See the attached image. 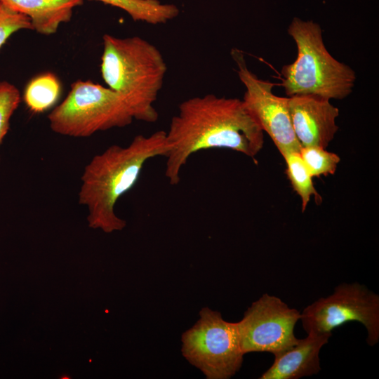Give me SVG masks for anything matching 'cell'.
Listing matches in <instances>:
<instances>
[{"instance_id":"cell-6","label":"cell","mask_w":379,"mask_h":379,"mask_svg":"<svg viewBox=\"0 0 379 379\" xmlns=\"http://www.w3.org/2000/svg\"><path fill=\"white\" fill-rule=\"evenodd\" d=\"M184 358L207 379H229L238 372L243 353L236 323L223 319L208 307L199 312L197 322L181 336Z\"/></svg>"},{"instance_id":"cell-14","label":"cell","mask_w":379,"mask_h":379,"mask_svg":"<svg viewBox=\"0 0 379 379\" xmlns=\"http://www.w3.org/2000/svg\"><path fill=\"white\" fill-rule=\"evenodd\" d=\"M60 92L61 85L57 77L46 72L35 77L27 84L23 98L31 112L41 113L57 102Z\"/></svg>"},{"instance_id":"cell-8","label":"cell","mask_w":379,"mask_h":379,"mask_svg":"<svg viewBox=\"0 0 379 379\" xmlns=\"http://www.w3.org/2000/svg\"><path fill=\"white\" fill-rule=\"evenodd\" d=\"M300 313L279 298L264 293L252 302L243 318L236 322L243 353L280 354L299 340L294 334Z\"/></svg>"},{"instance_id":"cell-9","label":"cell","mask_w":379,"mask_h":379,"mask_svg":"<svg viewBox=\"0 0 379 379\" xmlns=\"http://www.w3.org/2000/svg\"><path fill=\"white\" fill-rule=\"evenodd\" d=\"M231 55L246 89L242 101L247 112L271 138L282 157L300 152L302 147L293 128L288 98L274 95L272 89L275 84L261 79L252 72L240 50L233 48Z\"/></svg>"},{"instance_id":"cell-7","label":"cell","mask_w":379,"mask_h":379,"mask_svg":"<svg viewBox=\"0 0 379 379\" xmlns=\"http://www.w3.org/2000/svg\"><path fill=\"white\" fill-rule=\"evenodd\" d=\"M300 320L307 333H332L350 321L361 323L370 346L379 341V295L358 282L342 283L333 293L307 305Z\"/></svg>"},{"instance_id":"cell-10","label":"cell","mask_w":379,"mask_h":379,"mask_svg":"<svg viewBox=\"0 0 379 379\" xmlns=\"http://www.w3.org/2000/svg\"><path fill=\"white\" fill-rule=\"evenodd\" d=\"M288 100L293 128L300 146L326 149L338 130V108L330 100L313 95H296Z\"/></svg>"},{"instance_id":"cell-18","label":"cell","mask_w":379,"mask_h":379,"mask_svg":"<svg viewBox=\"0 0 379 379\" xmlns=\"http://www.w3.org/2000/svg\"><path fill=\"white\" fill-rule=\"evenodd\" d=\"M22 29L33 30L29 18L0 1V48L12 34Z\"/></svg>"},{"instance_id":"cell-16","label":"cell","mask_w":379,"mask_h":379,"mask_svg":"<svg viewBox=\"0 0 379 379\" xmlns=\"http://www.w3.org/2000/svg\"><path fill=\"white\" fill-rule=\"evenodd\" d=\"M299 153L312 178L333 174L340 161L338 154L319 146L302 147Z\"/></svg>"},{"instance_id":"cell-5","label":"cell","mask_w":379,"mask_h":379,"mask_svg":"<svg viewBox=\"0 0 379 379\" xmlns=\"http://www.w3.org/2000/svg\"><path fill=\"white\" fill-rule=\"evenodd\" d=\"M48 119L53 131L76 138L123 128L134 119L122 95L91 81L74 82L65 99Z\"/></svg>"},{"instance_id":"cell-12","label":"cell","mask_w":379,"mask_h":379,"mask_svg":"<svg viewBox=\"0 0 379 379\" xmlns=\"http://www.w3.org/2000/svg\"><path fill=\"white\" fill-rule=\"evenodd\" d=\"M12 10L28 17L33 30L50 35L55 33L59 26L69 22L73 9L83 0H0Z\"/></svg>"},{"instance_id":"cell-4","label":"cell","mask_w":379,"mask_h":379,"mask_svg":"<svg viewBox=\"0 0 379 379\" xmlns=\"http://www.w3.org/2000/svg\"><path fill=\"white\" fill-rule=\"evenodd\" d=\"M287 32L296 44L297 57L281 70V86L286 94L313 95L328 100L347 97L354 86L355 72L328 51L321 26L295 17Z\"/></svg>"},{"instance_id":"cell-17","label":"cell","mask_w":379,"mask_h":379,"mask_svg":"<svg viewBox=\"0 0 379 379\" xmlns=\"http://www.w3.org/2000/svg\"><path fill=\"white\" fill-rule=\"evenodd\" d=\"M20 102L18 89L8 81L0 82V145L8 133L10 119Z\"/></svg>"},{"instance_id":"cell-3","label":"cell","mask_w":379,"mask_h":379,"mask_svg":"<svg viewBox=\"0 0 379 379\" xmlns=\"http://www.w3.org/2000/svg\"><path fill=\"white\" fill-rule=\"evenodd\" d=\"M100 72L107 86L123 96L134 119L154 123V105L162 88L167 65L151 42L138 36L105 34Z\"/></svg>"},{"instance_id":"cell-15","label":"cell","mask_w":379,"mask_h":379,"mask_svg":"<svg viewBox=\"0 0 379 379\" xmlns=\"http://www.w3.org/2000/svg\"><path fill=\"white\" fill-rule=\"evenodd\" d=\"M283 158L286 162L288 180L293 190L301 199L302 211L305 210L312 197L321 202V197L314 186L312 176L300 157L299 152H289Z\"/></svg>"},{"instance_id":"cell-1","label":"cell","mask_w":379,"mask_h":379,"mask_svg":"<svg viewBox=\"0 0 379 379\" xmlns=\"http://www.w3.org/2000/svg\"><path fill=\"white\" fill-rule=\"evenodd\" d=\"M166 134L165 175L171 185L179 184L182 168L199 151L225 148L253 158L264 145V132L242 100L212 93L182 101Z\"/></svg>"},{"instance_id":"cell-2","label":"cell","mask_w":379,"mask_h":379,"mask_svg":"<svg viewBox=\"0 0 379 379\" xmlns=\"http://www.w3.org/2000/svg\"><path fill=\"white\" fill-rule=\"evenodd\" d=\"M165 131L149 135H138L126 147L113 145L94 156L81 175L79 201L88 211L87 220L93 229L106 233L122 230L126 222L117 215L118 199L138 181L145 164L168 154Z\"/></svg>"},{"instance_id":"cell-13","label":"cell","mask_w":379,"mask_h":379,"mask_svg":"<svg viewBox=\"0 0 379 379\" xmlns=\"http://www.w3.org/2000/svg\"><path fill=\"white\" fill-rule=\"evenodd\" d=\"M119 8L126 12L134 21L157 25L177 18L179 8L159 0H95Z\"/></svg>"},{"instance_id":"cell-11","label":"cell","mask_w":379,"mask_h":379,"mask_svg":"<svg viewBox=\"0 0 379 379\" xmlns=\"http://www.w3.org/2000/svg\"><path fill=\"white\" fill-rule=\"evenodd\" d=\"M332 333H307L290 349L274 355V362L260 379H298L321 371L319 353Z\"/></svg>"}]
</instances>
